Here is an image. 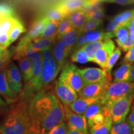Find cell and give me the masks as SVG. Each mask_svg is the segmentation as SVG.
<instances>
[{"instance_id": "1", "label": "cell", "mask_w": 134, "mask_h": 134, "mask_svg": "<svg viewBox=\"0 0 134 134\" xmlns=\"http://www.w3.org/2000/svg\"><path fill=\"white\" fill-rule=\"evenodd\" d=\"M32 133H48L66 119L64 105L52 92L41 89L28 103Z\"/></svg>"}, {"instance_id": "2", "label": "cell", "mask_w": 134, "mask_h": 134, "mask_svg": "<svg viewBox=\"0 0 134 134\" xmlns=\"http://www.w3.org/2000/svg\"><path fill=\"white\" fill-rule=\"evenodd\" d=\"M28 103L22 100L8 109L0 123V133H32Z\"/></svg>"}, {"instance_id": "3", "label": "cell", "mask_w": 134, "mask_h": 134, "mask_svg": "<svg viewBox=\"0 0 134 134\" xmlns=\"http://www.w3.org/2000/svg\"><path fill=\"white\" fill-rule=\"evenodd\" d=\"M133 98V94H129L104 104L109 110L113 124L125 120L130 112Z\"/></svg>"}, {"instance_id": "4", "label": "cell", "mask_w": 134, "mask_h": 134, "mask_svg": "<svg viewBox=\"0 0 134 134\" xmlns=\"http://www.w3.org/2000/svg\"><path fill=\"white\" fill-rule=\"evenodd\" d=\"M134 95V83L129 81L114 82L110 83L104 96L100 99V102L104 104L108 102H112L126 95Z\"/></svg>"}, {"instance_id": "5", "label": "cell", "mask_w": 134, "mask_h": 134, "mask_svg": "<svg viewBox=\"0 0 134 134\" xmlns=\"http://www.w3.org/2000/svg\"><path fill=\"white\" fill-rule=\"evenodd\" d=\"M59 78L66 81L77 93H79L85 85L79 69L72 63H68L63 67Z\"/></svg>"}, {"instance_id": "6", "label": "cell", "mask_w": 134, "mask_h": 134, "mask_svg": "<svg viewBox=\"0 0 134 134\" xmlns=\"http://www.w3.org/2000/svg\"><path fill=\"white\" fill-rule=\"evenodd\" d=\"M55 94L63 105H68L78 98V94L71 86L61 78L55 83Z\"/></svg>"}, {"instance_id": "7", "label": "cell", "mask_w": 134, "mask_h": 134, "mask_svg": "<svg viewBox=\"0 0 134 134\" xmlns=\"http://www.w3.org/2000/svg\"><path fill=\"white\" fill-rule=\"evenodd\" d=\"M8 83L13 93L18 94L23 88L22 76L21 71L16 63L13 62L8 63L5 68Z\"/></svg>"}, {"instance_id": "8", "label": "cell", "mask_w": 134, "mask_h": 134, "mask_svg": "<svg viewBox=\"0 0 134 134\" xmlns=\"http://www.w3.org/2000/svg\"><path fill=\"white\" fill-rule=\"evenodd\" d=\"M65 113L68 120L69 128H73L79 130L81 134L88 133L86 118L83 114H78L71 110L68 105H64Z\"/></svg>"}, {"instance_id": "9", "label": "cell", "mask_w": 134, "mask_h": 134, "mask_svg": "<svg viewBox=\"0 0 134 134\" xmlns=\"http://www.w3.org/2000/svg\"><path fill=\"white\" fill-rule=\"evenodd\" d=\"M110 84V81H107L89 84L85 85L78 93L80 97L82 98H97L100 99L104 96L105 91Z\"/></svg>"}, {"instance_id": "10", "label": "cell", "mask_w": 134, "mask_h": 134, "mask_svg": "<svg viewBox=\"0 0 134 134\" xmlns=\"http://www.w3.org/2000/svg\"><path fill=\"white\" fill-rule=\"evenodd\" d=\"M50 20L46 16L42 17L35 21L27 33L21 38L17 47H21L29 43L34 38L38 37L44 30Z\"/></svg>"}, {"instance_id": "11", "label": "cell", "mask_w": 134, "mask_h": 134, "mask_svg": "<svg viewBox=\"0 0 134 134\" xmlns=\"http://www.w3.org/2000/svg\"><path fill=\"white\" fill-rule=\"evenodd\" d=\"M79 72L85 85L109 80L106 72L104 69L86 68L85 69H79Z\"/></svg>"}, {"instance_id": "12", "label": "cell", "mask_w": 134, "mask_h": 134, "mask_svg": "<svg viewBox=\"0 0 134 134\" xmlns=\"http://www.w3.org/2000/svg\"><path fill=\"white\" fill-rule=\"evenodd\" d=\"M115 48L114 42L110 38L105 39L103 46L95 53L94 62L104 69L107 62Z\"/></svg>"}, {"instance_id": "13", "label": "cell", "mask_w": 134, "mask_h": 134, "mask_svg": "<svg viewBox=\"0 0 134 134\" xmlns=\"http://www.w3.org/2000/svg\"><path fill=\"white\" fill-rule=\"evenodd\" d=\"M0 95L9 104L16 101L17 94L11 91L8 83L5 68L0 72Z\"/></svg>"}, {"instance_id": "14", "label": "cell", "mask_w": 134, "mask_h": 134, "mask_svg": "<svg viewBox=\"0 0 134 134\" xmlns=\"http://www.w3.org/2000/svg\"><path fill=\"white\" fill-rule=\"evenodd\" d=\"M98 99H99V98L80 97L68 105V107L75 113L78 114H84L90 105Z\"/></svg>"}, {"instance_id": "15", "label": "cell", "mask_w": 134, "mask_h": 134, "mask_svg": "<svg viewBox=\"0 0 134 134\" xmlns=\"http://www.w3.org/2000/svg\"><path fill=\"white\" fill-rule=\"evenodd\" d=\"M87 1L88 0H62L57 3V5L68 16L73 11L81 9Z\"/></svg>"}, {"instance_id": "16", "label": "cell", "mask_w": 134, "mask_h": 134, "mask_svg": "<svg viewBox=\"0 0 134 134\" xmlns=\"http://www.w3.org/2000/svg\"><path fill=\"white\" fill-rule=\"evenodd\" d=\"M81 34L82 33L79 29H76L72 27L71 29L63 34L62 36L58 38V40L63 42L70 53Z\"/></svg>"}, {"instance_id": "17", "label": "cell", "mask_w": 134, "mask_h": 134, "mask_svg": "<svg viewBox=\"0 0 134 134\" xmlns=\"http://www.w3.org/2000/svg\"><path fill=\"white\" fill-rule=\"evenodd\" d=\"M67 48L62 41H59L55 43L54 48H53V55L54 58L56 60L58 63V66L60 70L64 65L65 60L69 55Z\"/></svg>"}, {"instance_id": "18", "label": "cell", "mask_w": 134, "mask_h": 134, "mask_svg": "<svg viewBox=\"0 0 134 134\" xmlns=\"http://www.w3.org/2000/svg\"><path fill=\"white\" fill-rule=\"evenodd\" d=\"M19 60V68L22 78L27 83L31 79L33 75L32 66L31 61L26 57H22L18 59Z\"/></svg>"}, {"instance_id": "19", "label": "cell", "mask_w": 134, "mask_h": 134, "mask_svg": "<svg viewBox=\"0 0 134 134\" xmlns=\"http://www.w3.org/2000/svg\"><path fill=\"white\" fill-rule=\"evenodd\" d=\"M53 73V68L52 65L48 63L46 65H43L42 69L40 74L37 86V91H38L42 87L46 86L48 85L50 82L52 81V75Z\"/></svg>"}, {"instance_id": "20", "label": "cell", "mask_w": 134, "mask_h": 134, "mask_svg": "<svg viewBox=\"0 0 134 134\" xmlns=\"http://www.w3.org/2000/svg\"><path fill=\"white\" fill-rule=\"evenodd\" d=\"M73 27L80 29L88 19L87 14L83 9H78L73 11L67 16Z\"/></svg>"}, {"instance_id": "21", "label": "cell", "mask_w": 134, "mask_h": 134, "mask_svg": "<svg viewBox=\"0 0 134 134\" xmlns=\"http://www.w3.org/2000/svg\"><path fill=\"white\" fill-rule=\"evenodd\" d=\"M113 119L110 115L104 116V121L103 124L94 125L90 127V133L91 134H108L110 133L113 125Z\"/></svg>"}, {"instance_id": "22", "label": "cell", "mask_w": 134, "mask_h": 134, "mask_svg": "<svg viewBox=\"0 0 134 134\" xmlns=\"http://www.w3.org/2000/svg\"><path fill=\"white\" fill-rule=\"evenodd\" d=\"M121 66L114 73V82L129 80L132 64L128 63H121Z\"/></svg>"}, {"instance_id": "23", "label": "cell", "mask_w": 134, "mask_h": 134, "mask_svg": "<svg viewBox=\"0 0 134 134\" xmlns=\"http://www.w3.org/2000/svg\"><path fill=\"white\" fill-rule=\"evenodd\" d=\"M56 37H57V36L50 37H38L29 42V46L34 50L40 52L42 50L45 49L51 46Z\"/></svg>"}, {"instance_id": "24", "label": "cell", "mask_w": 134, "mask_h": 134, "mask_svg": "<svg viewBox=\"0 0 134 134\" xmlns=\"http://www.w3.org/2000/svg\"><path fill=\"white\" fill-rule=\"evenodd\" d=\"M85 36L87 39L88 40L89 42H95L98 41H104L105 39H108L114 37V32H103L100 31H96V30H92L85 32Z\"/></svg>"}, {"instance_id": "25", "label": "cell", "mask_w": 134, "mask_h": 134, "mask_svg": "<svg viewBox=\"0 0 134 134\" xmlns=\"http://www.w3.org/2000/svg\"><path fill=\"white\" fill-rule=\"evenodd\" d=\"M123 24H125L127 27L129 31V35L126 41L119 46V47L123 51L127 52L132 46H134V17Z\"/></svg>"}, {"instance_id": "26", "label": "cell", "mask_w": 134, "mask_h": 134, "mask_svg": "<svg viewBox=\"0 0 134 134\" xmlns=\"http://www.w3.org/2000/svg\"><path fill=\"white\" fill-rule=\"evenodd\" d=\"M104 104L101 103L100 99L94 102L91 105H90V106L87 108L86 111L83 114L86 118L87 124H88V122L91 121L97 114L101 113Z\"/></svg>"}, {"instance_id": "27", "label": "cell", "mask_w": 134, "mask_h": 134, "mask_svg": "<svg viewBox=\"0 0 134 134\" xmlns=\"http://www.w3.org/2000/svg\"><path fill=\"white\" fill-rule=\"evenodd\" d=\"M120 55H121V50L119 47L115 48L114 50L112 53L110 57L107 62L106 65H105V68L104 70L106 72V74L108 75V78L109 81H111L112 77H111V71L113 68L114 66V65L116 63L117 60L120 58Z\"/></svg>"}, {"instance_id": "28", "label": "cell", "mask_w": 134, "mask_h": 134, "mask_svg": "<svg viewBox=\"0 0 134 134\" xmlns=\"http://www.w3.org/2000/svg\"><path fill=\"white\" fill-rule=\"evenodd\" d=\"M46 16L50 21L59 22L67 17L57 4L54 5L52 7L49 8L47 10Z\"/></svg>"}, {"instance_id": "29", "label": "cell", "mask_w": 134, "mask_h": 134, "mask_svg": "<svg viewBox=\"0 0 134 134\" xmlns=\"http://www.w3.org/2000/svg\"><path fill=\"white\" fill-rule=\"evenodd\" d=\"M110 134H130L133 133V130L129 122L125 120L114 123L112 125Z\"/></svg>"}, {"instance_id": "30", "label": "cell", "mask_w": 134, "mask_h": 134, "mask_svg": "<svg viewBox=\"0 0 134 134\" xmlns=\"http://www.w3.org/2000/svg\"><path fill=\"white\" fill-rule=\"evenodd\" d=\"M103 41L91 42L86 43V45L82 47V48L85 49V51L86 52L87 54H88L89 62H94L95 53H96L97 50H98L99 48H100L103 46Z\"/></svg>"}, {"instance_id": "31", "label": "cell", "mask_w": 134, "mask_h": 134, "mask_svg": "<svg viewBox=\"0 0 134 134\" xmlns=\"http://www.w3.org/2000/svg\"><path fill=\"white\" fill-rule=\"evenodd\" d=\"M59 21H50L47 24L44 30L41 34L39 37H50L57 36V30Z\"/></svg>"}, {"instance_id": "32", "label": "cell", "mask_w": 134, "mask_h": 134, "mask_svg": "<svg viewBox=\"0 0 134 134\" xmlns=\"http://www.w3.org/2000/svg\"><path fill=\"white\" fill-rule=\"evenodd\" d=\"M114 32L115 36L117 37L116 42L118 46H120L124 42L129 35V31L125 24H120L119 26Z\"/></svg>"}, {"instance_id": "33", "label": "cell", "mask_w": 134, "mask_h": 134, "mask_svg": "<svg viewBox=\"0 0 134 134\" xmlns=\"http://www.w3.org/2000/svg\"><path fill=\"white\" fill-rule=\"evenodd\" d=\"M71 60L73 62L79 63H86L89 62L88 54L83 48L77 49L73 52L71 56Z\"/></svg>"}, {"instance_id": "34", "label": "cell", "mask_w": 134, "mask_h": 134, "mask_svg": "<svg viewBox=\"0 0 134 134\" xmlns=\"http://www.w3.org/2000/svg\"><path fill=\"white\" fill-rule=\"evenodd\" d=\"M25 28L24 25L21 21H19L18 24H16L12 28V29L9 32V38L10 44L14 42L15 41L18 39L20 35L24 32Z\"/></svg>"}, {"instance_id": "35", "label": "cell", "mask_w": 134, "mask_h": 134, "mask_svg": "<svg viewBox=\"0 0 134 134\" xmlns=\"http://www.w3.org/2000/svg\"><path fill=\"white\" fill-rule=\"evenodd\" d=\"M102 24H103L102 19H88L79 29L81 33H84L86 31L96 29L97 28L99 27Z\"/></svg>"}, {"instance_id": "36", "label": "cell", "mask_w": 134, "mask_h": 134, "mask_svg": "<svg viewBox=\"0 0 134 134\" xmlns=\"http://www.w3.org/2000/svg\"><path fill=\"white\" fill-rule=\"evenodd\" d=\"M134 17V9L129 10L115 16L113 19L119 24H123Z\"/></svg>"}, {"instance_id": "37", "label": "cell", "mask_w": 134, "mask_h": 134, "mask_svg": "<svg viewBox=\"0 0 134 134\" xmlns=\"http://www.w3.org/2000/svg\"><path fill=\"white\" fill-rule=\"evenodd\" d=\"M72 27V26L68 18H65L60 21L57 30V39H58L63 34L66 32Z\"/></svg>"}, {"instance_id": "38", "label": "cell", "mask_w": 134, "mask_h": 134, "mask_svg": "<svg viewBox=\"0 0 134 134\" xmlns=\"http://www.w3.org/2000/svg\"><path fill=\"white\" fill-rule=\"evenodd\" d=\"M14 16V11L11 6L6 3H0V17L1 18Z\"/></svg>"}, {"instance_id": "39", "label": "cell", "mask_w": 134, "mask_h": 134, "mask_svg": "<svg viewBox=\"0 0 134 134\" xmlns=\"http://www.w3.org/2000/svg\"><path fill=\"white\" fill-rule=\"evenodd\" d=\"M68 126L63 121L59 124L55 126L50 131L48 132L49 134H66L68 133Z\"/></svg>"}, {"instance_id": "40", "label": "cell", "mask_w": 134, "mask_h": 134, "mask_svg": "<svg viewBox=\"0 0 134 134\" xmlns=\"http://www.w3.org/2000/svg\"><path fill=\"white\" fill-rule=\"evenodd\" d=\"M11 57V52L9 50H6L0 55V72L6 68V65L9 63Z\"/></svg>"}, {"instance_id": "41", "label": "cell", "mask_w": 134, "mask_h": 134, "mask_svg": "<svg viewBox=\"0 0 134 134\" xmlns=\"http://www.w3.org/2000/svg\"><path fill=\"white\" fill-rule=\"evenodd\" d=\"M88 19H101L104 16V8L100 6V8L91 11V12L87 13Z\"/></svg>"}, {"instance_id": "42", "label": "cell", "mask_w": 134, "mask_h": 134, "mask_svg": "<svg viewBox=\"0 0 134 134\" xmlns=\"http://www.w3.org/2000/svg\"><path fill=\"white\" fill-rule=\"evenodd\" d=\"M104 121V115L103 113H99L95 115L93 117V119L91 121L88 122V124L89 127H91L94 125H99L103 124Z\"/></svg>"}, {"instance_id": "43", "label": "cell", "mask_w": 134, "mask_h": 134, "mask_svg": "<svg viewBox=\"0 0 134 134\" xmlns=\"http://www.w3.org/2000/svg\"><path fill=\"white\" fill-rule=\"evenodd\" d=\"M89 43L88 40L87 39L86 36H85V34H81V35L79 36L78 40H77L76 43L73 46V48H75V50H76L77 49H79V48H81L82 47L86 45V43Z\"/></svg>"}, {"instance_id": "44", "label": "cell", "mask_w": 134, "mask_h": 134, "mask_svg": "<svg viewBox=\"0 0 134 134\" xmlns=\"http://www.w3.org/2000/svg\"><path fill=\"white\" fill-rule=\"evenodd\" d=\"M134 62V46L132 47L125 55L123 61L122 63H133Z\"/></svg>"}, {"instance_id": "45", "label": "cell", "mask_w": 134, "mask_h": 134, "mask_svg": "<svg viewBox=\"0 0 134 134\" xmlns=\"http://www.w3.org/2000/svg\"><path fill=\"white\" fill-rule=\"evenodd\" d=\"M40 52H41L40 53H41L42 58H44V59L47 60H50L51 59V58H53L52 52V45L49 47H48L47 48L42 50Z\"/></svg>"}, {"instance_id": "46", "label": "cell", "mask_w": 134, "mask_h": 134, "mask_svg": "<svg viewBox=\"0 0 134 134\" xmlns=\"http://www.w3.org/2000/svg\"><path fill=\"white\" fill-rule=\"evenodd\" d=\"M126 118V121L129 122V124L131 125L132 130H133V133H134V108H131V110H130L129 115Z\"/></svg>"}, {"instance_id": "47", "label": "cell", "mask_w": 134, "mask_h": 134, "mask_svg": "<svg viewBox=\"0 0 134 134\" xmlns=\"http://www.w3.org/2000/svg\"><path fill=\"white\" fill-rule=\"evenodd\" d=\"M119 26H120V24H119L118 23H116L114 20L112 19L110 20L109 24H108V27H107V31L108 32H114L116 28Z\"/></svg>"}, {"instance_id": "48", "label": "cell", "mask_w": 134, "mask_h": 134, "mask_svg": "<svg viewBox=\"0 0 134 134\" xmlns=\"http://www.w3.org/2000/svg\"><path fill=\"white\" fill-rule=\"evenodd\" d=\"M109 2L117 3V4L121 5H128L133 3L132 0H110Z\"/></svg>"}, {"instance_id": "49", "label": "cell", "mask_w": 134, "mask_h": 134, "mask_svg": "<svg viewBox=\"0 0 134 134\" xmlns=\"http://www.w3.org/2000/svg\"><path fill=\"white\" fill-rule=\"evenodd\" d=\"M68 133H69V134H81V133L79 131V130L75 129H73V128H69V127H68Z\"/></svg>"}, {"instance_id": "50", "label": "cell", "mask_w": 134, "mask_h": 134, "mask_svg": "<svg viewBox=\"0 0 134 134\" xmlns=\"http://www.w3.org/2000/svg\"><path fill=\"white\" fill-rule=\"evenodd\" d=\"M129 81L134 83V64L132 66L131 69V73H130V76Z\"/></svg>"}, {"instance_id": "51", "label": "cell", "mask_w": 134, "mask_h": 134, "mask_svg": "<svg viewBox=\"0 0 134 134\" xmlns=\"http://www.w3.org/2000/svg\"><path fill=\"white\" fill-rule=\"evenodd\" d=\"M6 50V48H5L3 46H1V45H0V55L2 54V53L4 52Z\"/></svg>"}, {"instance_id": "52", "label": "cell", "mask_w": 134, "mask_h": 134, "mask_svg": "<svg viewBox=\"0 0 134 134\" xmlns=\"http://www.w3.org/2000/svg\"><path fill=\"white\" fill-rule=\"evenodd\" d=\"M100 2H109L110 0H99Z\"/></svg>"}, {"instance_id": "53", "label": "cell", "mask_w": 134, "mask_h": 134, "mask_svg": "<svg viewBox=\"0 0 134 134\" xmlns=\"http://www.w3.org/2000/svg\"><path fill=\"white\" fill-rule=\"evenodd\" d=\"M132 108H134V98L133 99V101H132Z\"/></svg>"}, {"instance_id": "54", "label": "cell", "mask_w": 134, "mask_h": 134, "mask_svg": "<svg viewBox=\"0 0 134 134\" xmlns=\"http://www.w3.org/2000/svg\"><path fill=\"white\" fill-rule=\"evenodd\" d=\"M3 118V117L1 116V115H0V123H1V120H2Z\"/></svg>"}, {"instance_id": "55", "label": "cell", "mask_w": 134, "mask_h": 134, "mask_svg": "<svg viewBox=\"0 0 134 134\" xmlns=\"http://www.w3.org/2000/svg\"><path fill=\"white\" fill-rule=\"evenodd\" d=\"M3 19V18H1V17H0V21H1V19Z\"/></svg>"}, {"instance_id": "56", "label": "cell", "mask_w": 134, "mask_h": 134, "mask_svg": "<svg viewBox=\"0 0 134 134\" xmlns=\"http://www.w3.org/2000/svg\"><path fill=\"white\" fill-rule=\"evenodd\" d=\"M132 1H133V3H134V0H132Z\"/></svg>"}]
</instances>
